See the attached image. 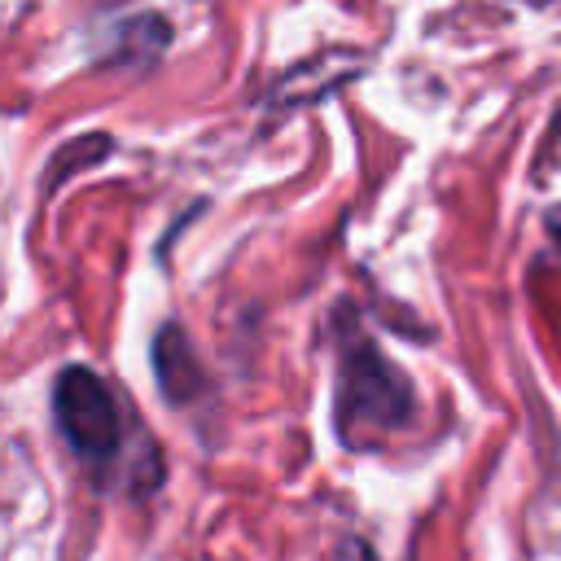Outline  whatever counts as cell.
<instances>
[{
    "label": "cell",
    "instance_id": "cell-1",
    "mask_svg": "<svg viewBox=\"0 0 561 561\" xmlns=\"http://www.w3.org/2000/svg\"><path fill=\"white\" fill-rule=\"evenodd\" d=\"M416 412L412 381L377 351L373 337L355 333V324L342 316L337 333V399H333V425L346 447L381 443L390 430L408 425Z\"/></svg>",
    "mask_w": 561,
    "mask_h": 561
},
{
    "label": "cell",
    "instance_id": "cell-2",
    "mask_svg": "<svg viewBox=\"0 0 561 561\" xmlns=\"http://www.w3.org/2000/svg\"><path fill=\"white\" fill-rule=\"evenodd\" d=\"M53 408H57V425L66 434V443L92 460L105 465L118 456L123 447V421H118V403L110 394V386L92 373V368H61L57 386H53Z\"/></svg>",
    "mask_w": 561,
    "mask_h": 561
},
{
    "label": "cell",
    "instance_id": "cell-3",
    "mask_svg": "<svg viewBox=\"0 0 561 561\" xmlns=\"http://www.w3.org/2000/svg\"><path fill=\"white\" fill-rule=\"evenodd\" d=\"M153 373H158V386L171 403H188L202 390V368H197V355H193L180 324H167L153 337Z\"/></svg>",
    "mask_w": 561,
    "mask_h": 561
},
{
    "label": "cell",
    "instance_id": "cell-4",
    "mask_svg": "<svg viewBox=\"0 0 561 561\" xmlns=\"http://www.w3.org/2000/svg\"><path fill=\"white\" fill-rule=\"evenodd\" d=\"M110 149V140L105 136H88V140H75V145H66L61 153H57V162L48 167V184H61L75 167H83V162H96L101 153Z\"/></svg>",
    "mask_w": 561,
    "mask_h": 561
},
{
    "label": "cell",
    "instance_id": "cell-5",
    "mask_svg": "<svg viewBox=\"0 0 561 561\" xmlns=\"http://www.w3.org/2000/svg\"><path fill=\"white\" fill-rule=\"evenodd\" d=\"M329 561H377V552L359 539V535H342L337 543H333V557Z\"/></svg>",
    "mask_w": 561,
    "mask_h": 561
},
{
    "label": "cell",
    "instance_id": "cell-6",
    "mask_svg": "<svg viewBox=\"0 0 561 561\" xmlns=\"http://www.w3.org/2000/svg\"><path fill=\"white\" fill-rule=\"evenodd\" d=\"M548 237L557 241V250H561V206L557 210H548Z\"/></svg>",
    "mask_w": 561,
    "mask_h": 561
}]
</instances>
